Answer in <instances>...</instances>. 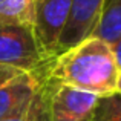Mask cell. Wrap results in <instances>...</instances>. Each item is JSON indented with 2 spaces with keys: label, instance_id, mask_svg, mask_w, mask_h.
<instances>
[{
  "label": "cell",
  "instance_id": "obj_1",
  "mask_svg": "<svg viewBox=\"0 0 121 121\" xmlns=\"http://www.w3.org/2000/svg\"><path fill=\"white\" fill-rule=\"evenodd\" d=\"M118 75L120 68L112 46L94 35L60 54L48 71L51 80L100 97L115 94Z\"/></svg>",
  "mask_w": 121,
  "mask_h": 121
},
{
  "label": "cell",
  "instance_id": "obj_2",
  "mask_svg": "<svg viewBox=\"0 0 121 121\" xmlns=\"http://www.w3.org/2000/svg\"><path fill=\"white\" fill-rule=\"evenodd\" d=\"M0 63L29 74H48L52 61L43 54L31 25H0Z\"/></svg>",
  "mask_w": 121,
  "mask_h": 121
},
{
  "label": "cell",
  "instance_id": "obj_3",
  "mask_svg": "<svg viewBox=\"0 0 121 121\" xmlns=\"http://www.w3.org/2000/svg\"><path fill=\"white\" fill-rule=\"evenodd\" d=\"M51 121H94L100 95L46 77Z\"/></svg>",
  "mask_w": 121,
  "mask_h": 121
},
{
  "label": "cell",
  "instance_id": "obj_4",
  "mask_svg": "<svg viewBox=\"0 0 121 121\" xmlns=\"http://www.w3.org/2000/svg\"><path fill=\"white\" fill-rule=\"evenodd\" d=\"M72 0H35L32 29L48 60L57 57V43L69 17Z\"/></svg>",
  "mask_w": 121,
  "mask_h": 121
},
{
  "label": "cell",
  "instance_id": "obj_5",
  "mask_svg": "<svg viewBox=\"0 0 121 121\" xmlns=\"http://www.w3.org/2000/svg\"><path fill=\"white\" fill-rule=\"evenodd\" d=\"M104 5L106 0H72L68 22L57 43V57L94 34Z\"/></svg>",
  "mask_w": 121,
  "mask_h": 121
},
{
  "label": "cell",
  "instance_id": "obj_6",
  "mask_svg": "<svg viewBox=\"0 0 121 121\" xmlns=\"http://www.w3.org/2000/svg\"><path fill=\"white\" fill-rule=\"evenodd\" d=\"M48 74L23 72L0 86V121L23 113Z\"/></svg>",
  "mask_w": 121,
  "mask_h": 121
},
{
  "label": "cell",
  "instance_id": "obj_7",
  "mask_svg": "<svg viewBox=\"0 0 121 121\" xmlns=\"http://www.w3.org/2000/svg\"><path fill=\"white\" fill-rule=\"evenodd\" d=\"M92 35L109 44L121 37V0H106L101 18Z\"/></svg>",
  "mask_w": 121,
  "mask_h": 121
},
{
  "label": "cell",
  "instance_id": "obj_8",
  "mask_svg": "<svg viewBox=\"0 0 121 121\" xmlns=\"http://www.w3.org/2000/svg\"><path fill=\"white\" fill-rule=\"evenodd\" d=\"M35 0H0V25L34 23Z\"/></svg>",
  "mask_w": 121,
  "mask_h": 121
},
{
  "label": "cell",
  "instance_id": "obj_9",
  "mask_svg": "<svg viewBox=\"0 0 121 121\" xmlns=\"http://www.w3.org/2000/svg\"><path fill=\"white\" fill-rule=\"evenodd\" d=\"M44 81H46V78L41 81L32 101L29 103L28 109L23 113L14 117V118L3 120V121H51L49 107H48V91H46Z\"/></svg>",
  "mask_w": 121,
  "mask_h": 121
},
{
  "label": "cell",
  "instance_id": "obj_10",
  "mask_svg": "<svg viewBox=\"0 0 121 121\" xmlns=\"http://www.w3.org/2000/svg\"><path fill=\"white\" fill-rule=\"evenodd\" d=\"M94 121H121V94L100 97Z\"/></svg>",
  "mask_w": 121,
  "mask_h": 121
},
{
  "label": "cell",
  "instance_id": "obj_11",
  "mask_svg": "<svg viewBox=\"0 0 121 121\" xmlns=\"http://www.w3.org/2000/svg\"><path fill=\"white\" fill-rule=\"evenodd\" d=\"M20 74H23V71L15 69V68H12V66L2 65V63H0V86H3L5 83H8V81H11L12 78L18 77Z\"/></svg>",
  "mask_w": 121,
  "mask_h": 121
},
{
  "label": "cell",
  "instance_id": "obj_12",
  "mask_svg": "<svg viewBox=\"0 0 121 121\" xmlns=\"http://www.w3.org/2000/svg\"><path fill=\"white\" fill-rule=\"evenodd\" d=\"M112 46V51H113V55H115V60H117V65H118L120 71H121V37L115 43L110 44Z\"/></svg>",
  "mask_w": 121,
  "mask_h": 121
},
{
  "label": "cell",
  "instance_id": "obj_13",
  "mask_svg": "<svg viewBox=\"0 0 121 121\" xmlns=\"http://www.w3.org/2000/svg\"><path fill=\"white\" fill-rule=\"evenodd\" d=\"M117 92L121 94V71H120V75H118V83H117Z\"/></svg>",
  "mask_w": 121,
  "mask_h": 121
}]
</instances>
